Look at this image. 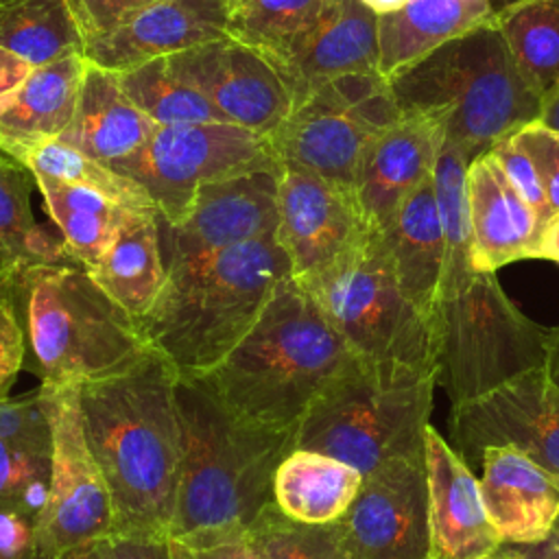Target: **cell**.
<instances>
[{"label": "cell", "instance_id": "1", "mask_svg": "<svg viewBox=\"0 0 559 559\" xmlns=\"http://www.w3.org/2000/svg\"><path fill=\"white\" fill-rule=\"evenodd\" d=\"M179 371L157 349L79 384L92 452L114 507V533L168 539L183 465Z\"/></svg>", "mask_w": 559, "mask_h": 559}, {"label": "cell", "instance_id": "2", "mask_svg": "<svg viewBox=\"0 0 559 559\" xmlns=\"http://www.w3.org/2000/svg\"><path fill=\"white\" fill-rule=\"evenodd\" d=\"M352 356L317 301L284 277L245 338L188 380L242 421L297 430L312 400Z\"/></svg>", "mask_w": 559, "mask_h": 559}, {"label": "cell", "instance_id": "3", "mask_svg": "<svg viewBox=\"0 0 559 559\" xmlns=\"http://www.w3.org/2000/svg\"><path fill=\"white\" fill-rule=\"evenodd\" d=\"M183 465L168 539L210 542L242 535L273 500V476L297 430H271L229 415L179 376Z\"/></svg>", "mask_w": 559, "mask_h": 559}, {"label": "cell", "instance_id": "4", "mask_svg": "<svg viewBox=\"0 0 559 559\" xmlns=\"http://www.w3.org/2000/svg\"><path fill=\"white\" fill-rule=\"evenodd\" d=\"M22 336V369L41 384H83L114 376L151 345L140 323L74 260L0 273Z\"/></svg>", "mask_w": 559, "mask_h": 559}, {"label": "cell", "instance_id": "5", "mask_svg": "<svg viewBox=\"0 0 559 559\" xmlns=\"http://www.w3.org/2000/svg\"><path fill=\"white\" fill-rule=\"evenodd\" d=\"M290 264L275 234L227 247L168 271L162 293L138 321L148 345L181 378L221 362L255 325Z\"/></svg>", "mask_w": 559, "mask_h": 559}, {"label": "cell", "instance_id": "6", "mask_svg": "<svg viewBox=\"0 0 559 559\" xmlns=\"http://www.w3.org/2000/svg\"><path fill=\"white\" fill-rule=\"evenodd\" d=\"M435 376L397 360L352 356L308 406L295 448L330 454L362 476L424 452Z\"/></svg>", "mask_w": 559, "mask_h": 559}, {"label": "cell", "instance_id": "7", "mask_svg": "<svg viewBox=\"0 0 559 559\" xmlns=\"http://www.w3.org/2000/svg\"><path fill=\"white\" fill-rule=\"evenodd\" d=\"M391 90L402 111L445 116V140L469 159L542 116V98L491 20L437 48Z\"/></svg>", "mask_w": 559, "mask_h": 559}, {"label": "cell", "instance_id": "8", "mask_svg": "<svg viewBox=\"0 0 559 559\" xmlns=\"http://www.w3.org/2000/svg\"><path fill=\"white\" fill-rule=\"evenodd\" d=\"M432 341L435 384L459 406L544 369L552 328L528 319L496 273H474L465 286L439 297Z\"/></svg>", "mask_w": 559, "mask_h": 559}, {"label": "cell", "instance_id": "9", "mask_svg": "<svg viewBox=\"0 0 559 559\" xmlns=\"http://www.w3.org/2000/svg\"><path fill=\"white\" fill-rule=\"evenodd\" d=\"M299 286L356 356L432 371V319L404 295L380 229H373L334 266Z\"/></svg>", "mask_w": 559, "mask_h": 559}, {"label": "cell", "instance_id": "10", "mask_svg": "<svg viewBox=\"0 0 559 559\" xmlns=\"http://www.w3.org/2000/svg\"><path fill=\"white\" fill-rule=\"evenodd\" d=\"M400 114L386 79L349 74L312 92L269 140L282 168L354 188L365 151Z\"/></svg>", "mask_w": 559, "mask_h": 559}, {"label": "cell", "instance_id": "11", "mask_svg": "<svg viewBox=\"0 0 559 559\" xmlns=\"http://www.w3.org/2000/svg\"><path fill=\"white\" fill-rule=\"evenodd\" d=\"M111 168L138 181L168 225L186 216L203 183L253 170L284 173L271 140L234 122L157 127L142 148Z\"/></svg>", "mask_w": 559, "mask_h": 559}, {"label": "cell", "instance_id": "12", "mask_svg": "<svg viewBox=\"0 0 559 559\" xmlns=\"http://www.w3.org/2000/svg\"><path fill=\"white\" fill-rule=\"evenodd\" d=\"M111 533V496L85 435L79 384H55L50 496L41 518V548L57 559Z\"/></svg>", "mask_w": 559, "mask_h": 559}, {"label": "cell", "instance_id": "13", "mask_svg": "<svg viewBox=\"0 0 559 559\" xmlns=\"http://www.w3.org/2000/svg\"><path fill=\"white\" fill-rule=\"evenodd\" d=\"M448 430L450 445L467 465H480L485 448L511 445L559 483V389L544 369L450 406Z\"/></svg>", "mask_w": 559, "mask_h": 559}, {"label": "cell", "instance_id": "14", "mask_svg": "<svg viewBox=\"0 0 559 559\" xmlns=\"http://www.w3.org/2000/svg\"><path fill=\"white\" fill-rule=\"evenodd\" d=\"M373 231L354 188L284 168L277 183L275 238L290 277L306 284L360 247Z\"/></svg>", "mask_w": 559, "mask_h": 559}, {"label": "cell", "instance_id": "15", "mask_svg": "<svg viewBox=\"0 0 559 559\" xmlns=\"http://www.w3.org/2000/svg\"><path fill=\"white\" fill-rule=\"evenodd\" d=\"M341 524L352 559H432L426 454L391 459L362 476Z\"/></svg>", "mask_w": 559, "mask_h": 559}, {"label": "cell", "instance_id": "16", "mask_svg": "<svg viewBox=\"0 0 559 559\" xmlns=\"http://www.w3.org/2000/svg\"><path fill=\"white\" fill-rule=\"evenodd\" d=\"M280 175L253 170L203 183L179 223L159 221L166 273L275 234Z\"/></svg>", "mask_w": 559, "mask_h": 559}, {"label": "cell", "instance_id": "17", "mask_svg": "<svg viewBox=\"0 0 559 559\" xmlns=\"http://www.w3.org/2000/svg\"><path fill=\"white\" fill-rule=\"evenodd\" d=\"M168 63L227 122L260 135H273L293 111V96L277 68L262 52L229 35L175 52Z\"/></svg>", "mask_w": 559, "mask_h": 559}, {"label": "cell", "instance_id": "18", "mask_svg": "<svg viewBox=\"0 0 559 559\" xmlns=\"http://www.w3.org/2000/svg\"><path fill=\"white\" fill-rule=\"evenodd\" d=\"M445 138V116L402 111L365 151L354 190L373 229H384L400 203L435 168Z\"/></svg>", "mask_w": 559, "mask_h": 559}, {"label": "cell", "instance_id": "19", "mask_svg": "<svg viewBox=\"0 0 559 559\" xmlns=\"http://www.w3.org/2000/svg\"><path fill=\"white\" fill-rule=\"evenodd\" d=\"M227 0H157L83 48L87 63L124 72L227 35Z\"/></svg>", "mask_w": 559, "mask_h": 559}, {"label": "cell", "instance_id": "20", "mask_svg": "<svg viewBox=\"0 0 559 559\" xmlns=\"http://www.w3.org/2000/svg\"><path fill=\"white\" fill-rule=\"evenodd\" d=\"M424 454L430 498L432 559H480L502 542L489 522L480 480L428 424Z\"/></svg>", "mask_w": 559, "mask_h": 559}, {"label": "cell", "instance_id": "21", "mask_svg": "<svg viewBox=\"0 0 559 559\" xmlns=\"http://www.w3.org/2000/svg\"><path fill=\"white\" fill-rule=\"evenodd\" d=\"M277 72L293 96V109L334 79L378 72V15L360 0H330Z\"/></svg>", "mask_w": 559, "mask_h": 559}, {"label": "cell", "instance_id": "22", "mask_svg": "<svg viewBox=\"0 0 559 559\" xmlns=\"http://www.w3.org/2000/svg\"><path fill=\"white\" fill-rule=\"evenodd\" d=\"M480 491L502 544L544 542L559 524V483L511 445H491L480 456Z\"/></svg>", "mask_w": 559, "mask_h": 559}, {"label": "cell", "instance_id": "23", "mask_svg": "<svg viewBox=\"0 0 559 559\" xmlns=\"http://www.w3.org/2000/svg\"><path fill=\"white\" fill-rule=\"evenodd\" d=\"M469 264L474 273L533 258L542 221L485 151L467 166Z\"/></svg>", "mask_w": 559, "mask_h": 559}, {"label": "cell", "instance_id": "24", "mask_svg": "<svg viewBox=\"0 0 559 559\" xmlns=\"http://www.w3.org/2000/svg\"><path fill=\"white\" fill-rule=\"evenodd\" d=\"M83 52L37 66L0 109V151L22 162L70 127L85 76Z\"/></svg>", "mask_w": 559, "mask_h": 559}, {"label": "cell", "instance_id": "25", "mask_svg": "<svg viewBox=\"0 0 559 559\" xmlns=\"http://www.w3.org/2000/svg\"><path fill=\"white\" fill-rule=\"evenodd\" d=\"M493 13L491 0H408L378 17V74L391 83L443 44L489 22Z\"/></svg>", "mask_w": 559, "mask_h": 559}, {"label": "cell", "instance_id": "26", "mask_svg": "<svg viewBox=\"0 0 559 559\" xmlns=\"http://www.w3.org/2000/svg\"><path fill=\"white\" fill-rule=\"evenodd\" d=\"M157 127L127 96L118 72L87 63L74 118L59 140L111 166L142 148Z\"/></svg>", "mask_w": 559, "mask_h": 559}, {"label": "cell", "instance_id": "27", "mask_svg": "<svg viewBox=\"0 0 559 559\" xmlns=\"http://www.w3.org/2000/svg\"><path fill=\"white\" fill-rule=\"evenodd\" d=\"M380 231L404 295L432 319L445 264V240L432 192V175L400 203Z\"/></svg>", "mask_w": 559, "mask_h": 559}, {"label": "cell", "instance_id": "28", "mask_svg": "<svg viewBox=\"0 0 559 559\" xmlns=\"http://www.w3.org/2000/svg\"><path fill=\"white\" fill-rule=\"evenodd\" d=\"M90 275L118 306L140 321L166 282L159 214L155 210H129Z\"/></svg>", "mask_w": 559, "mask_h": 559}, {"label": "cell", "instance_id": "29", "mask_svg": "<svg viewBox=\"0 0 559 559\" xmlns=\"http://www.w3.org/2000/svg\"><path fill=\"white\" fill-rule=\"evenodd\" d=\"M362 474L330 454L293 448L273 476V502L288 518L325 524L341 520L352 507Z\"/></svg>", "mask_w": 559, "mask_h": 559}, {"label": "cell", "instance_id": "30", "mask_svg": "<svg viewBox=\"0 0 559 559\" xmlns=\"http://www.w3.org/2000/svg\"><path fill=\"white\" fill-rule=\"evenodd\" d=\"M33 179L48 216L63 238L66 253L87 271L94 269L111 245L124 214L133 207H124L98 190L57 177L33 175Z\"/></svg>", "mask_w": 559, "mask_h": 559}, {"label": "cell", "instance_id": "31", "mask_svg": "<svg viewBox=\"0 0 559 559\" xmlns=\"http://www.w3.org/2000/svg\"><path fill=\"white\" fill-rule=\"evenodd\" d=\"M491 24L544 103L559 90V0H511Z\"/></svg>", "mask_w": 559, "mask_h": 559}, {"label": "cell", "instance_id": "32", "mask_svg": "<svg viewBox=\"0 0 559 559\" xmlns=\"http://www.w3.org/2000/svg\"><path fill=\"white\" fill-rule=\"evenodd\" d=\"M33 173L0 151V273L39 262L72 260L63 238L44 229L31 210Z\"/></svg>", "mask_w": 559, "mask_h": 559}, {"label": "cell", "instance_id": "33", "mask_svg": "<svg viewBox=\"0 0 559 559\" xmlns=\"http://www.w3.org/2000/svg\"><path fill=\"white\" fill-rule=\"evenodd\" d=\"M0 46L37 68L83 52L85 41L66 0H4Z\"/></svg>", "mask_w": 559, "mask_h": 559}, {"label": "cell", "instance_id": "34", "mask_svg": "<svg viewBox=\"0 0 559 559\" xmlns=\"http://www.w3.org/2000/svg\"><path fill=\"white\" fill-rule=\"evenodd\" d=\"M330 0H242L229 11L227 35L282 66L314 28Z\"/></svg>", "mask_w": 559, "mask_h": 559}, {"label": "cell", "instance_id": "35", "mask_svg": "<svg viewBox=\"0 0 559 559\" xmlns=\"http://www.w3.org/2000/svg\"><path fill=\"white\" fill-rule=\"evenodd\" d=\"M469 162L472 159L463 153L461 146L443 138V146L432 168V192H435L443 240H445L441 295L459 290L474 275L469 264V205H467Z\"/></svg>", "mask_w": 559, "mask_h": 559}, {"label": "cell", "instance_id": "36", "mask_svg": "<svg viewBox=\"0 0 559 559\" xmlns=\"http://www.w3.org/2000/svg\"><path fill=\"white\" fill-rule=\"evenodd\" d=\"M118 76L133 105L159 127L227 122L201 92L173 72L168 57L151 59L131 70L118 72Z\"/></svg>", "mask_w": 559, "mask_h": 559}, {"label": "cell", "instance_id": "37", "mask_svg": "<svg viewBox=\"0 0 559 559\" xmlns=\"http://www.w3.org/2000/svg\"><path fill=\"white\" fill-rule=\"evenodd\" d=\"M262 559H352L341 520L308 524L288 518L271 500L245 531Z\"/></svg>", "mask_w": 559, "mask_h": 559}, {"label": "cell", "instance_id": "38", "mask_svg": "<svg viewBox=\"0 0 559 559\" xmlns=\"http://www.w3.org/2000/svg\"><path fill=\"white\" fill-rule=\"evenodd\" d=\"M22 164L33 175H48V177H57V179H63L70 183H79V186L98 190L124 207L157 212L155 203L151 201V197L138 181L120 175L111 166L90 157L87 153H83L61 140H52L48 144H41L35 151H31L22 159Z\"/></svg>", "mask_w": 559, "mask_h": 559}, {"label": "cell", "instance_id": "39", "mask_svg": "<svg viewBox=\"0 0 559 559\" xmlns=\"http://www.w3.org/2000/svg\"><path fill=\"white\" fill-rule=\"evenodd\" d=\"M50 496V456L0 439V504L22 507L39 518Z\"/></svg>", "mask_w": 559, "mask_h": 559}, {"label": "cell", "instance_id": "40", "mask_svg": "<svg viewBox=\"0 0 559 559\" xmlns=\"http://www.w3.org/2000/svg\"><path fill=\"white\" fill-rule=\"evenodd\" d=\"M55 384H41L26 395L0 397V439L37 452H52Z\"/></svg>", "mask_w": 559, "mask_h": 559}, {"label": "cell", "instance_id": "41", "mask_svg": "<svg viewBox=\"0 0 559 559\" xmlns=\"http://www.w3.org/2000/svg\"><path fill=\"white\" fill-rule=\"evenodd\" d=\"M487 153L500 166V170L504 173L509 183L518 190V194L537 212V216L544 225L550 218V207L546 201L544 183H542L537 164H535L531 151L526 148V144L520 140L518 131L498 140L493 146H489Z\"/></svg>", "mask_w": 559, "mask_h": 559}, {"label": "cell", "instance_id": "42", "mask_svg": "<svg viewBox=\"0 0 559 559\" xmlns=\"http://www.w3.org/2000/svg\"><path fill=\"white\" fill-rule=\"evenodd\" d=\"M85 46L122 26L157 0H66Z\"/></svg>", "mask_w": 559, "mask_h": 559}, {"label": "cell", "instance_id": "43", "mask_svg": "<svg viewBox=\"0 0 559 559\" xmlns=\"http://www.w3.org/2000/svg\"><path fill=\"white\" fill-rule=\"evenodd\" d=\"M518 135L537 164L552 216L559 212V131L550 129L542 120H533L518 129Z\"/></svg>", "mask_w": 559, "mask_h": 559}, {"label": "cell", "instance_id": "44", "mask_svg": "<svg viewBox=\"0 0 559 559\" xmlns=\"http://www.w3.org/2000/svg\"><path fill=\"white\" fill-rule=\"evenodd\" d=\"M170 550L175 559H262L245 533L210 542L170 539Z\"/></svg>", "mask_w": 559, "mask_h": 559}, {"label": "cell", "instance_id": "45", "mask_svg": "<svg viewBox=\"0 0 559 559\" xmlns=\"http://www.w3.org/2000/svg\"><path fill=\"white\" fill-rule=\"evenodd\" d=\"M24 362V336L7 293V286L0 277V371L11 380L17 378Z\"/></svg>", "mask_w": 559, "mask_h": 559}, {"label": "cell", "instance_id": "46", "mask_svg": "<svg viewBox=\"0 0 559 559\" xmlns=\"http://www.w3.org/2000/svg\"><path fill=\"white\" fill-rule=\"evenodd\" d=\"M103 559H175L170 539L111 533L96 542Z\"/></svg>", "mask_w": 559, "mask_h": 559}, {"label": "cell", "instance_id": "47", "mask_svg": "<svg viewBox=\"0 0 559 559\" xmlns=\"http://www.w3.org/2000/svg\"><path fill=\"white\" fill-rule=\"evenodd\" d=\"M31 70L33 66L28 61L0 46V109L11 98V94L22 85V81L31 74Z\"/></svg>", "mask_w": 559, "mask_h": 559}, {"label": "cell", "instance_id": "48", "mask_svg": "<svg viewBox=\"0 0 559 559\" xmlns=\"http://www.w3.org/2000/svg\"><path fill=\"white\" fill-rule=\"evenodd\" d=\"M533 258L552 260L559 264V212H555L544 225L535 242Z\"/></svg>", "mask_w": 559, "mask_h": 559}, {"label": "cell", "instance_id": "49", "mask_svg": "<svg viewBox=\"0 0 559 559\" xmlns=\"http://www.w3.org/2000/svg\"><path fill=\"white\" fill-rule=\"evenodd\" d=\"M520 548L531 557V559H559V526L537 544H520Z\"/></svg>", "mask_w": 559, "mask_h": 559}, {"label": "cell", "instance_id": "50", "mask_svg": "<svg viewBox=\"0 0 559 559\" xmlns=\"http://www.w3.org/2000/svg\"><path fill=\"white\" fill-rule=\"evenodd\" d=\"M544 373L559 389V328H552V341H550L548 358L544 365Z\"/></svg>", "mask_w": 559, "mask_h": 559}, {"label": "cell", "instance_id": "51", "mask_svg": "<svg viewBox=\"0 0 559 559\" xmlns=\"http://www.w3.org/2000/svg\"><path fill=\"white\" fill-rule=\"evenodd\" d=\"M539 120L548 124L550 129L559 131V90H555L544 103H542V116Z\"/></svg>", "mask_w": 559, "mask_h": 559}, {"label": "cell", "instance_id": "52", "mask_svg": "<svg viewBox=\"0 0 559 559\" xmlns=\"http://www.w3.org/2000/svg\"><path fill=\"white\" fill-rule=\"evenodd\" d=\"M371 13H376L378 17L380 15H386V13H393L397 9H402L408 0H360Z\"/></svg>", "mask_w": 559, "mask_h": 559}, {"label": "cell", "instance_id": "53", "mask_svg": "<svg viewBox=\"0 0 559 559\" xmlns=\"http://www.w3.org/2000/svg\"><path fill=\"white\" fill-rule=\"evenodd\" d=\"M480 559H531L518 544H500L496 550Z\"/></svg>", "mask_w": 559, "mask_h": 559}, {"label": "cell", "instance_id": "54", "mask_svg": "<svg viewBox=\"0 0 559 559\" xmlns=\"http://www.w3.org/2000/svg\"><path fill=\"white\" fill-rule=\"evenodd\" d=\"M57 559H103L96 542L94 544H85V546H76V548H70L66 552H61Z\"/></svg>", "mask_w": 559, "mask_h": 559}, {"label": "cell", "instance_id": "55", "mask_svg": "<svg viewBox=\"0 0 559 559\" xmlns=\"http://www.w3.org/2000/svg\"><path fill=\"white\" fill-rule=\"evenodd\" d=\"M13 382H15V380H11L7 373H2V371H0V397L9 395V389L13 386Z\"/></svg>", "mask_w": 559, "mask_h": 559}, {"label": "cell", "instance_id": "56", "mask_svg": "<svg viewBox=\"0 0 559 559\" xmlns=\"http://www.w3.org/2000/svg\"><path fill=\"white\" fill-rule=\"evenodd\" d=\"M491 2H493V7H496V11H498V9H502V7H504V4H509V2H511V0H491Z\"/></svg>", "mask_w": 559, "mask_h": 559}, {"label": "cell", "instance_id": "57", "mask_svg": "<svg viewBox=\"0 0 559 559\" xmlns=\"http://www.w3.org/2000/svg\"><path fill=\"white\" fill-rule=\"evenodd\" d=\"M240 2H242V0H227V4H229V9H234V7H236V4H240Z\"/></svg>", "mask_w": 559, "mask_h": 559}, {"label": "cell", "instance_id": "58", "mask_svg": "<svg viewBox=\"0 0 559 559\" xmlns=\"http://www.w3.org/2000/svg\"><path fill=\"white\" fill-rule=\"evenodd\" d=\"M0 2H4V0H0Z\"/></svg>", "mask_w": 559, "mask_h": 559}, {"label": "cell", "instance_id": "59", "mask_svg": "<svg viewBox=\"0 0 559 559\" xmlns=\"http://www.w3.org/2000/svg\"><path fill=\"white\" fill-rule=\"evenodd\" d=\"M557 526H559V524H557Z\"/></svg>", "mask_w": 559, "mask_h": 559}]
</instances>
